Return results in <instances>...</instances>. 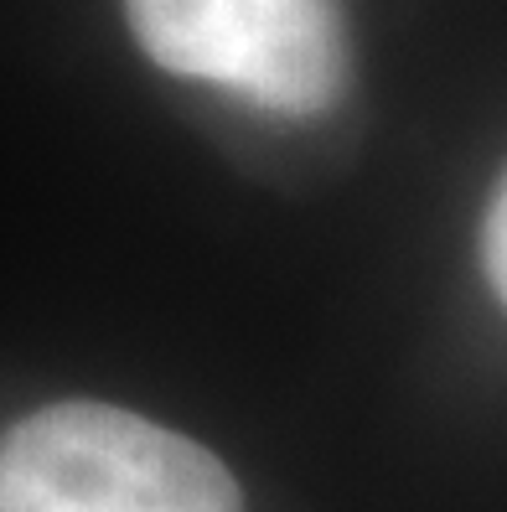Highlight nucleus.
I'll return each instance as SVG.
<instances>
[{
  "label": "nucleus",
  "mask_w": 507,
  "mask_h": 512,
  "mask_svg": "<svg viewBox=\"0 0 507 512\" xmlns=\"http://www.w3.org/2000/svg\"><path fill=\"white\" fill-rule=\"evenodd\" d=\"M130 32L176 78L275 114H321L347 78L332 0H125Z\"/></svg>",
  "instance_id": "2"
},
{
  "label": "nucleus",
  "mask_w": 507,
  "mask_h": 512,
  "mask_svg": "<svg viewBox=\"0 0 507 512\" xmlns=\"http://www.w3.org/2000/svg\"><path fill=\"white\" fill-rule=\"evenodd\" d=\"M0 512H244L197 440L114 404H52L0 435Z\"/></svg>",
  "instance_id": "1"
},
{
  "label": "nucleus",
  "mask_w": 507,
  "mask_h": 512,
  "mask_svg": "<svg viewBox=\"0 0 507 512\" xmlns=\"http://www.w3.org/2000/svg\"><path fill=\"white\" fill-rule=\"evenodd\" d=\"M482 259H487V280L497 290V300L507 306V176L492 197V213H487V228H482Z\"/></svg>",
  "instance_id": "3"
}]
</instances>
